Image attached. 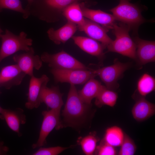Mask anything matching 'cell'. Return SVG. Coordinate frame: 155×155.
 <instances>
[{
  "label": "cell",
  "instance_id": "obj_1",
  "mask_svg": "<svg viewBox=\"0 0 155 155\" xmlns=\"http://www.w3.org/2000/svg\"><path fill=\"white\" fill-rule=\"evenodd\" d=\"M91 105L85 103L78 94L75 85L70 84L62 115L67 126L77 128L85 123Z\"/></svg>",
  "mask_w": 155,
  "mask_h": 155
},
{
  "label": "cell",
  "instance_id": "obj_2",
  "mask_svg": "<svg viewBox=\"0 0 155 155\" xmlns=\"http://www.w3.org/2000/svg\"><path fill=\"white\" fill-rule=\"evenodd\" d=\"M112 30L116 38L107 46V52L117 53L136 60V46L129 35L128 26L122 22L115 23Z\"/></svg>",
  "mask_w": 155,
  "mask_h": 155
},
{
  "label": "cell",
  "instance_id": "obj_3",
  "mask_svg": "<svg viewBox=\"0 0 155 155\" xmlns=\"http://www.w3.org/2000/svg\"><path fill=\"white\" fill-rule=\"evenodd\" d=\"M119 0V4L109 11L116 20L126 24L130 30L137 32L140 25L147 21L142 16L140 8L131 3V0Z\"/></svg>",
  "mask_w": 155,
  "mask_h": 155
},
{
  "label": "cell",
  "instance_id": "obj_4",
  "mask_svg": "<svg viewBox=\"0 0 155 155\" xmlns=\"http://www.w3.org/2000/svg\"><path fill=\"white\" fill-rule=\"evenodd\" d=\"M27 34L22 31L15 34L7 29L4 34H0L2 43L0 49V63L5 58L20 50L27 52L30 49L33 40L27 37Z\"/></svg>",
  "mask_w": 155,
  "mask_h": 155
},
{
  "label": "cell",
  "instance_id": "obj_5",
  "mask_svg": "<svg viewBox=\"0 0 155 155\" xmlns=\"http://www.w3.org/2000/svg\"><path fill=\"white\" fill-rule=\"evenodd\" d=\"M130 66L129 63H122L116 59L111 65L94 70L96 76H98L105 84L106 88L113 90L119 88L118 81Z\"/></svg>",
  "mask_w": 155,
  "mask_h": 155
},
{
  "label": "cell",
  "instance_id": "obj_6",
  "mask_svg": "<svg viewBox=\"0 0 155 155\" xmlns=\"http://www.w3.org/2000/svg\"><path fill=\"white\" fill-rule=\"evenodd\" d=\"M42 61L51 69H88L90 68L63 50L54 54L44 52Z\"/></svg>",
  "mask_w": 155,
  "mask_h": 155
},
{
  "label": "cell",
  "instance_id": "obj_7",
  "mask_svg": "<svg viewBox=\"0 0 155 155\" xmlns=\"http://www.w3.org/2000/svg\"><path fill=\"white\" fill-rule=\"evenodd\" d=\"M51 72L56 82L68 83L74 85L82 84L96 76L94 69H51Z\"/></svg>",
  "mask_w": 155,
  "mask_h": 155
},
{
  "label": "cell",
  "instance_id": "obj_8",
  "mask_svg": "<svg viewBox=\"0 0 155 155\" xmlns=\"http://www.w3.org/2000/svg\"><path fill=\"white\" fill-rule=\"evenodd\" d=\"M42 113L43 119L39 137L36 143L32 145L33 149L44 146L46 143V138L51 131L54 128L58 129L62 127L60 113L51 109L43 111Z\"/></svg>",
  "mask_w": 155,
  "mask_h": 155
},
{
  "label": "cell",
  "instance_id": "obj_9",
  "mask_svg": "<svg viewBox=\"0 0 155 155\" xmlns=\"http://www.w3.org/2000/svg\"><path fill=\"white\" fill-rule=\"evenodd\" d=\"M49 80V77L44 74L39 78L34 75L31 77L27 94L28 101L25 104L26 108L32 109L39 107L41 103L40 97L41 91L47 86Z\"/></svg>",
  "mask_w": 155,
  "mask_h": 155
},
{
  "label": "cell",
  "instance_id": "obj_10",
  "mask_svg": "<svg viewBox=\"0 0 155 155\" xmlns=\"http://www.w3.org/2000/svg\"><path fill=\"white\" fill-rule=\"evenodd\" d=\"M34 54V50L31 47L29 51L22 54L15 55L13 57V60L21 70L30 77L34 75V69L38 70L42 65L40 57Z\"/></svg>",
  "mask_w": 155,
  "mask_h": 155
},
{
  "label": "cell",
  "instance_id": "obj_11",
  "mask_svg": "<svg viewBox=\"0 0 155 155\" xmlns=\"http://www.w3.org/2000/svg\"><path fill=\"white\" fill-rule=\"evenodd\" d=\"M26 75L17 64L5 66L0 73V87L8 90L20 85Z\"/></svg>",
  "mask_w": 155,
  "mask_h": 155
},
{
  "label": "cell",
  "instance_id": "obj_12",
  "mask_svg": "<svg viewBox=\"0 0 155 155\" xmlns=\"http://www.w3.org/2000/svg\"><path fill=\"white\" fill-rule=\"evenodd\" d=\"M136 46L137 59L141 65L155 61V42L142 39L138 36L133 38Z\"/></svg>",
  "mask_w": 155,
  "mask_h": 155
},
{
  "label": "cell",
  "instance_id": "obj_13",
  "mask_svg": "<svg viewBox=\"0 0 155 155\" xmlns=\"http://www.w3.org/2000/svg\"><path fill=\"white\" fill-rule=\"evenodd\" d=\"M74 43L80 49L88 54L96 57L101 65L104 58V50L106 48L101 43L90 38L73 36Z\"/></svg>",
  "mask_w": 155,
  "mask_h": 155
},
{
  "label": "cell",
  "instance_id": "obj_14",
  "mask_svg": "<svg viewBox=\"0 0 155 155\" xmlns=\"http://www.w3.org/2000/svg\"><path fill=\"white\" fill-rule=\"evenodd\" d=\"M84 17L99 24L109 30L112 29L116 20L114 16L100 10H94L86 7L84 3H80Z\"/></svg>",
  "mask_w": 155,
  "mask_h": 155
},
{
  "label": "cell",
  "instance_id": "obj_15",
  "mask_svg": "<svg viewBox=\"0 0 155 155\" xmlns=\"http://www.w3.org/2000/svg\"><path fill=\"white\" fill-rule=\"evenodd\" d=\"M108 31L99 24L85 18L82 31L84 32L90 38L100 42L105 48L113 40L107 34Z\"/></svg>",
  "mask_w": 155,
  "mask_h": 155
},
{
  "label": "cell",
  "instance_id": "obj_16",
  "mask_svg": "<svg viewBox=\"0 0 155 155\" xmlns=\"http://www.w3.org/2000/svg\"><path fill=\"white\" fill-rule=\"evenodd\" d=\"M62 94L58 87L49 88L47 86L42 90L40 97L41 103L44 102L51 110L59 113L63 105Z\"/></svg>",
  "mask_w": 155,
  "mask_h": 155
},
{
  "label": "cell",
  "instance_id": "obj_17",
  "mask_svg": "<svg viewBox=\"0 0 155 155\" xmlns=\"http://www.w3.org/2000/svg\"><path fill=\"white\" fill-rule=\"evenodd\" d=\"M134 119L138 122L144 121L155 113V105L140 96L136 99L131 110Z\"/></svg>",
  "mask_w": 155,
  "mask_h": 155
},
{
  "label": "cell",
  "instance_id": "obj_18",
  "mask_svg": "<svg viewBox=\"0 0 155 155\" xmlns=\"http://www.w3.org/2000/svg\"><path fill=\"white\" fill-rule=\"evenodd\" d=\"M23 112V110L20 108L14 110L3 108L0 115L1 119L5 120L9 128L20 137L22 135L20 131V125L26 122V117Z\"/></svg>",
  "mask_w": 155,
  "mask_h": 155
},
{
  "label": "cell",
  "instance_id": "obj_19",
  "mask_svg": "<svg viewBox=\"0 0 155 155\" xmlns=\"http://www.w3.org/2000/svg\"><path fill=\"white\" fill-rule=\"evenodd\" d=\"M78 29L77 25L68 21L62 27L57 30L53 28H49L47 31L49 38L55 44L59 45L65 43L71 38Z\"/></svg>",
  "mask_w": 155,
  "mask_h": 155
},
{
  "label": "cell",
  "instance_id": "obj_20",
  "mask_svg": "<svg viewBox=\"0 0 155 155\" xmlns=\"http://www.w3.org/2000/svg\"><path fill=\"white\" fill-rule=\"evenodd\" d=\"M94 78L90 79L82 89L78 92L82 100L89 105H91L92 100L96 98L104 86Z\"/></svg>",
  "mask_w": 155,
  "mask_h": 155
},
{
  "label": "cell",
  "instance_id": "obj_21",
  "mask_svg": "<svg viewBox=\"0 0 155 155\" xmlns=\"http://www.w3.org/2000/svg\"><path fill=\"white\" fill-rule=\"evenodd\" d=\"M62 14L68 21L76 24L78 29L82 31L85 22V18L83 15L78 2H74L68 5L62 11Z\"/></svg>",
  "mask_w": 155,
  "mask_h": 155
},
{
  "label": "cell",
  "instance_id": "obj_22",
  "mask_svg": "<svg viewBox=\"0 0 155 155\" xmlns=\"http://www.w3.org/2000/svg\"><path fill=\"white\" fill-rule=\"evenodd\" d=\"M95 98V104L98 107H101L104 105L113 107L116 103L118 95L113 90L104 86Z\"/></svg>",
  "mask_w": 155,
  "mask_h": 155
},
{
  "label": "cell",
  "instance_id": "obj_23",
  "mask_svg": "<svg viewBox=\"0 0 155 155\" xmlns=\"http://www.w3.org/2000/svg\"><path fill=\"white\" fill-rule=\"evenodd\" d=\"M124 133L119 127L114 126L107 128L103 140L114 147L120 146L123 142Z\"/></svg>",
  "mask_w": 155,
  "mask_h": 155
},
{
  "label": "cell",
  "instance_id": "obj_24",
  "mask_svg": "<svg viewBox=\"0 0 155 155\" xmlns=\"http://www.w3.org/2000/svg\"><path fill=\"white\" fill-rule=\"evenodd\" d=\"M155 79L147 73L144 74L139 79L137 84V91L140 96H146L154 90Z\"/></svg>",
  "mask_w": 155,
  "mask_h": 155
},
{
  "label": "cell",
  "instance_id": "obj_25",
  "mask_svg": "<svg viewBox=\"0 0 155 155\" xmlns=\"http://www.w3.org/2000/svg\"><path fill=\"white\" fill-rule=\"evenodd\" d=\"M3 9H8L22 14L24 19L28 18L30 13L22 7L20 0H0V13Z\"/></svg>",
  "mask_w": 155,
  "mask_h": 155
},
{
  "label": "cell",
  "instance_id": "obj_26",
  "mask_svg": "<svg viewBox=\"0 0 155 155\" xmlns=\"http://www.w3.org/2000/svg\"><path fill=\"white\" fill-rule=\"evenodd\" d=\"M98 138L93 134L82 137L79 143L84 153L87 155H92L95 150Z\"/></svg>",
  "mask_w": 155,
  "mask_h": 155
},
{
  "label": "cell",
  "instance_id": "obj_27",
  "mask_svg": "<svg viewBox=\"0 0 155 155\" xmlns=\"http://www.w3.org/2000/svg\"><path fill=\"white\" fill-rule=\"evenodd\" d=\"M120 146L119 155H133L137 149L133 140L126 133H124V139Z\"/></svg>",
  "mask_w": 155,
  "mask_h": 155
},
{
  "label": "cell",
  "instance_id": "obj_28",
  "mask_svg": "<svg viewBox=\"0 0 155 155\" xmlns=\"http://www.w3.org/2000/svg\"><path fill=\"white\" fill-rule=\"evenodd\" d=\"M95 154L98 155H115L117 151L115 147L104 141L103 139L99 145L96 146Z\"/></svg>",
  "mask_w": 155,
  "mask_h": 155
},
{
  "label": "cell",
  "instance_id": "obj_29",
  "mask_svg": "<svg viewBox=\"0 0 155 155\" xmlns=\"http://www.w3.org/2000/svg\"><path fill=\"white\" fill-rule=\"evenodd\" d=\"M69 148L59 146L47 148L41 147L32 155H57Z\"/></svg>",
  "mask_w": 155,
  "mask_h": 155
},
{
  "label": "cell",
  "instance_id": "obj_30",
  "mask_svg": "<svg viewBox=\"0 0 155 155\" xmlns=\"http://www.w3.org/2000/svg\"><path fill=\"white\" fill-rule=\"evenodd\" d=\"M9 150V148L4 145L3 141L0 140V155L6 154Z\"/></svg>",
  "mask_w": 155,
  "mask_h": 155
},
{
  "label": "cell",
  "instance_id": "obj_31",
  "mask_svg": "<svg viewBox=\"0 0 155 155\" xmlns=\"http://www.w3.org/2000/svg\"><path fill=\"white\" fill-rule=\"evenodd\" d=\"M34 0H27L28 2V4L26 6L25 9L28 11L30 13V8L33 1Z\"/></svg>",
  "mask_w": 155,
  "mask_h": 155
},
{
  "label": "cell",
  "instance_id": "obj_32",
  "mask_svg": "<svg viewBox=\"0 0 155 155\" xmlns=\"http://www.w3.org/2000/svg\"><path fill=\"white\" fill-rule=\"evenodd\" d=\"M3 108L0 106V114H1L3 111Z\"/></svg>",
  "mask_w": 155,
  "mask_h": 155
},
{
  "label": "cell",
  "instance_id": "obj_33",
  "mask_svg": "<svg viewBox=\"0 0 155 155\" xmlns=\"http://www.w3.org/2000/svg\"><path fill=\"white\" fill-rule=\"evenodd\" d=\"M3 32V31L1 29L0 27V34H2V33Z\"/></svg>",
  "mask_w": 155,
  "mask_h": 155
},
{
  "label": "cell",
  "instance_id": "obj_34",
  "mask_svg": "<svg viewBox=\"0 0 155 155\" xmlns=\"http://www.w3.org/2000/svg\"><path fill=\"white\" fill-rule=\"evenodd\" d=\"M1 91H0V95H1Z\"/></svg>",
  "mask_w": 155,
  "mask_h": 155
}]
</instances>
